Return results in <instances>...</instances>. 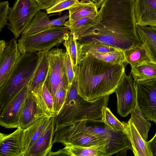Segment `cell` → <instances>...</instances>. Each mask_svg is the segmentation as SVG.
<instances>
[{"label": "cell", "instance_id": "obj_1", "mask_svg": "<svg viewBox=\"0 0 156 156\" xmlns=\"http://www.w3.org/2000/svg\"><path fill=\"white\" fill-rule=\"evenodd\" d=\"M98 22L77 39L79 44L98 42L123 51L140 45L134 13V0H104Z\"/></svg>", "mask_w": 156, "mask_h": 156}, {"label": "cell", "instance_id": "obj_2", "mask_svg": "<svg viewBox=\"0 0 156 156\" xmlns=\"http://www.w3.org/2000/svg\"><path fill=\"white\" fill-rule=\"evenodd\" d=\"M127 64H113L85 55L75 69L78 94L90 101L109 95L114 92Z\"/></svg>", "mask_w": 156, "mask_h": 156}, {"label": "cell", "instance_id": "obj_3", "mask_svg": "<svg viewBox=\"0 0 156 156\" xmlns=\"http://www.w3.org/2000/svg\"><path fill=\"white\" fill-rule=\"evenodd\" d=\"M109 95L90 101L78 93L75 77L68 88L64 103L55 116V133L57 130L83 120L102 122V110L107 107Z\"/></svg>", "mask_w": 156, "mask_h": 156}, {"label": "cell", "instance_id": "obj_4", "mask_svg": "<svg viewBox=\"0 0 156 156\" xmlns=\"http://www.w3.org/2000/svg\"><path fill=\"white\" fill-rule=\"evenodd\" d=\"M38 59V52L21 54L7 79L0 86V112L30 83L36 70Z\"/></svg>", "mask_w": 156, "mask_h": 156}, {"label": "cell", "instance_id": "obj_5", "mask_svg": "<svg viewBox=\"0 0 156 156\" xmlns=\"http://www.w3.org/2000/svg\"><path fill=\"white\" fill-rule=\"evenodd\" d=\"M70 33L65 26L51 27L37 33L21 37L18 42V49L21 54L49 51L53 47L64 42Z\"/></svg>", "mask_w": 156, "mask_h": 156}, {"label": "cell", "instance_id": "obj_6", "mask_svg": "<svg viewBox=\"0 0 156 156\" xmlns=\"http://www.w3.org/2000/svg\"><path fill=\"white\" fill-rule=\"evenodd\" d=\"M87 120L63 128L55 132L52 142L62 144L65 146L84 147L106 144V140L90 132L86 125Z\"/></svg>", "mask_w": 156, "mask_h": 156}, {"label": "cell", "instance_id": "obj_7", "mask_svg": "<svg viewBox=\"0 0 156 156\" xmlns=\"http://www.w3.org/2000/svg\"><path fill=\"white\" fill-rule=\"evenodd\" d=\"M41 10L34 0H15L11 7H9L7 24L8 29L17 39L32 20Z\"/></svg>", "mask_w": 156, "mask_h": 156}, {"label": "cell", "instance_id": "obj_8", "mask_svg": "<svg viewBox=\"0 0 156 156\" xmlns=\"http://www.w3.org/2000/svg\"><path fill=\"white\" fill-rule=\"evenodd\" d=\"M91 133L105 139L107 141L105 156L126 153L128 150L133 151L130 140L126 132L116 131L107 126H88Z\"/></svg>", "mask_w": 156, "mask_h": 156}, {"label": "cell", "instance_id": "obj_9", "mask_svg": "<svg viewBox=\"0 0 156 156\" xmlns=\"http://www.w3.org/2000/svg\"><path fill=\"white\" fill-rule=\"evenodd\" d=\"M134 81L141 111L147 120L156 125V78Z\"/></svg>", "mask_w": 156, "mask_h": 156}, {"label": "cell", "instance_id": "obj_10", "mask_svg": "<svg viewBox=\"0 0 156 156\" xmlns=\"http://www.w3.org/2000/svg\"><path fill=\"white\" fill-rule=\"evenodd\" d=\"M114 92L117 97V112L121 117H126L134 110L137 103L134 81L130 75L124 74Z\"/></svg>", "mask_w": 156, "mask_h": 156}, {"label": "cell", "instance_id": "obj_11", "mask_svg": "<svg viewBox=\"0 0 156 156\" xmlns=\"http://www.w3.org/2000/svg\"><path fill=\"white\" fill-rule=\"evenodd\" d=\"M65 52L59 48H53L48 52L49 69L44 84L53 98L60 85L65 84L68 87L64 69Z\"/></svg>", "mask_w": 156, "mask_h": 156}, {"label": "cell", "instance_id": "obj_12", "mask_svg": "<svg viewBox=\"0 0 156 156\" xmlns=\"http://www.w3.org/2000/svg\"><path fill=\"white\" fill-rule=\"evenodd\" d=\"M29 94V84L19 92L0 112V125L5 128H17L25 101Z\"/></svg>", "mask_w": 156, "mask_h": 156}, {"label": "cell", "instance_id": "obj_13", "mask_svg": "<svg viewBox=\"0 0 156 156\" xmlns=\"http://www.w3.org/2000/svg\"><path fill=\"white\" fill-rule=\"evenodd\" d=\"M16 39L0 41V86L7 79L21 55Z\"/></svg>", "mask_w": 156, "mask_h": 156}, {"label": "cell", "instance_id": "obj_14", "mask_svg": "<svg viewBox=\"0 0 156 156\" xmlns=\"http://www.w3.org/2000/svg\"><path fill=\"white\" fill-rule=\"evenodd\" d=\"M47 12H38L30 24L22 33L21 37H24L37 33L51 27L64 26L66 20L69 19V12L56 18L51 20Z\"/></svg>", "mask_w": 156, "mask_h": 156}, {"label": "cell", "instance_id": "obj_15", "mask_svg": "<svg viewBox=\"0 0 156 156\" xmlns=\"http://www.w3.org/2000/svg\"><path fill=\"white\" fill-rule=\"evenodd\" d=\"M55 116L51 117L26 156H48L51 151L55 134Z\"/></svg>", "mask_w": 156, "mask_h": 156}, {"label": "cell", "instance_id": "obj_16", "mask_svg": "<svg viewBox=\"0 0 156 156\" xmlns=\"http://www.w3.org/2000/svg\"><path fill=\"white\" fill-rule=\"evenodd\" d=\"M24 130L20 127L9 134L0 133V156H23Z\"/></svg>", "mask_w": 156, "mask_h": 156}, {"label": "cell", "instance_id": "obj_17", "mask_svg": "<svg viewBox=\"0 0 156 156\" xmlns=\"http://www.w3.org/2000/svg\"><path fill=\"white\" fill-rule=\"evenodd\" d=\"M46 115L34 95L29 93L24 103L19 122V127L23 130L39 119Z\"/></svg>", "mask_w": 156, "mask_h": 156}, {"label": "cell", "instance_id": "obj_18", "mask_svg": "<svg viewBox=\"0 0 156 156\" xmlns=\"http://www.w3.org/2000/svg\"><path fill=\"white\" fill-rule=\"evenodd\" d=\"M137 25L156 27V0H134Z\"/></svg>", "mask_w": 156, "mask_h": 156}, {"label": "cell", "instance_id": "obj_19", "mask_svg": "<svg viewBox=\"0 0 156 156\" xmlns=\"http://www.w3.org/2000/svg\"><path fill=\"white\" fill-rule=\"evenodd\" d=\"M48 52L39 51L38 63L34 75L29 83V93L34 94L44 84L49 69Z\"/></svg>", "mask_w": 156, "mask_h": 156}, {"label": "cell", "instance_id": "obj_20", "mask_svg": "<svg viewBox=\"0 0 156 156\" xmlns=\"http://www.w3.org/2000/svg\"><path fill=\"white\" fill-rule=\"evenodd\" d=\"M130 140L135 156H152L147 141L143 138L131 119L122 122Z\"/></svg>", "mask_w": 156, "mask_h": 156}, {"label": "cell", "instance_id": "obj_21", "mask_svg": "<svg viewBox=\"0 0 156 156\" xmlns=\"http://www.w3.org/2000/svg\"><path fill=\"white\" fill-rule=\"evenodd\" d=\"M105 145L84 147L73 146H65L55 152H51L48 156H105Z\"/></svg>", "mask_w": 156, "mask_h": 156}, {"label": "cell", "instance_id": "obj_22", "mask_svg": "<svg viewBox=\"0 0 156 156\" xmlns=\"http://www.w3.org/2000/svg\"><path fill=\"white\" fill-rule=\"evenodd\" d=\"M51 117L45 115L24 130L23 148L26 156Z\"/></svg>", "mask_w": 156, "mask_h": 156}, {"label": "cell", "instance_id": "obj_23", "mask_svg": "<svg viewBox=\"0 0 156 156\" xmlns=\"http://www.w3.org/2000/svg\"><path fill=\"white\" fill-rule=\"evenodd\" d=\"M69 22L98 14V8L91 0H82L68 9Z\"/></svg>", "mask_w": 156, "mask_h": 156}, {"label": "cell", "instance_id": "obj_24", "mask_svg": "<svg viewBox=\"0 0 156 156\" xmlns=\"http://www.w3.org/2000/svg\"><path fill=\"white\" fill-rule=\"evenodd\" d=\"M98 14L72 21L67 20L64 26L67 27L70 30L71 34L77 40L78 37L84 32L98 22Z\"/></svg>", "mask_w": 156, "mask_h": 156}, {"label": "cell", "instance_id": "obj_25", "mask_svg": "<svg viewBox=\"0 0 156 156\" xmlns=\"http://www.w3.org/2000/svg\"><path fill=\"white\" fill-rule=\"evenodd\" d=\"M131 68V74L134 81L156 78V64L150 60Z\"/></svg>", "mask_w": 156, "mask_h": 156}, {"label": "cell", "instance_id": "obj_26", "mask_svg": "<svg viewBox=\"0 0 156 156\" xmlns=\"http://www.w3.org/2000/svg\"><path fill=\"white\" fill-rule=\"evenodd\" d=\"M33 94L45 113L51 117L55 116L53 98L45 85L44 84L41 88Z\"/></svg>", "mask_w": 156, "mask_h": 156}, {"label": "cell", "instance_id": "obj_27", "mask_svg": "<svg viewBox=\"0 0 156 156\" xmlns=\"http://www.w3.org/2000/svg\"><path fill=\"white\" fill-rule=\"evenodd\" d=\"M124 52L126 62L129 64L131 67L150 60L145 49L142 45L125 50Z\"/></svg>", "mask_w": 156, "mask_h": 156}, {"label": "cell", "instance_id": "obj_28", "mask_svg": "<svg viewBox=\"0 0 156 156\" xmlns=\"http://www.w3.org/2000/svg\"><path fill=\"white\" fill-rule=\"evenodd\" d=\"M131 113L130 118L143 138L147 141L148 133L151 124L143 115L137 101L135 108Z\"/></svg>", "mask_w": 156, "mask_h": 156}, {"label": "cell", "instance_id": "obj_29", "mask_svg": "<svg viewBox=\"0 0 156 156\" xmlns=\"http://www.w3.org/2000/svg\"><path fill=\"white\" fill-rule=\"evenodd\" d=\"M87 55L113 64H120L126 62L124 51L120 49L105 52H90Z\"/></svg>", "mask_w": 156, "mask_h": 156}, {"label": "cell", "instance_id": "obj_30", "mask_svg": "<svg viewBox=\"0 0 156 156\" xmlns=\"http://www.w3.org/2000/svg\"><path fill=\"white\" fill-rule=\"evenodd\" d=\"M78 44L79 61L82 58L89 53L105 52L119 49L107 44L98 42H92Z\"/></svg>", "mask_w": 156, "mask_h": 156}, {"label": "cell", "instance_id": "obj_31", "mask_svg": "<svg viewBox=\"0 0 156 156\" xmlns=\"http://www.w3.org/2000/svg\"><path fill=\"white\" fill-rule=\"evenodd\" d=\"M77 40L71 34L64 41L63 45L69 55L74 70L79 62V46Z\"/></svg>", "mask_w": 156, "mask_h": 156}, {"label": "cell", "instance_id": "obj_32", "mask_svg": "<svg viewBox=\"0 0 156 156\" xmlns=\"http://www.w3.org/2000/svg\"><path fill=\"white\" fill-rule=\"evenodd\" d=\"M102 122L114 131L126 132L123 122H120L107 107L103 108Z\"/></svg>", "mask_w": 156, "mask_h": 156}, {"label": "cell", "instance_id": "obj_33", "mask_svg": "<svg viewBox=\"0 0 156 156\" xmlns=\"http://www.w3.org/2000/svg\"><path fill=\"white\" fill-rule=\"evenodd\" d=\"M68 87L65 84L59 86L53 97L55 114L56 115L62 108L65 101Z\"/></svg>", "mask_w": 156, "mask_h": 156}, {"label": "cell", "instance_id": "obj_34", "mask_svg": "<svg viewBox=\"0 0 156 156\" xmlns=\"http://www.w3.org/2000/svg\"><path fill=\"white\" fill-rule=\"evenodd\" d=\"M79 1V0H57L51 7L46 9L48 14L59 12L75 6Z\"/></svg>", "mask_w": 156, "mask_h": 156}, {"label": "cell", "instance_id": "obj_35", "mask_svg": "<svg viewBox=\"0 0 156 156\" xmlns=\"http://www.w3.org/2000/svg\"><path fill=\"white\" fill-rule=\"evenodd\" d=\"M137 33L149 60L156 64V44L141 34Z\"/></svg>", "mask_w": 156, "mask_h": 156}, {"label": "cell", "instance_id": "obj_36", "mask_svg": "<svg viewBox=\"0 0 156 156\" xmlns=\"http://www.w3.org/2000/svg\"><path fill=\"white\" fill-rule=\"evenodd\" d=\"M64 69L68 87L73 82L75 74L72 64L68 52H65L64 60Z\"/></svg>", "mask_w": 156, "mask_h": 156}, {"label": "cell", "instance_id": "obj_37", "mask_svg": "<svg viewBox=\"0 0 156 156\" xmlns=\"http://www.w3.org/2000/svg\"><path fill=\"white\" fill-rule=\"evenodd\" d=\"M137 32L140 33L156 44V27L136 26Z\"/></svg>", "mask_w": 156, "mask_h": 156}, {"label": "cell", "instance_id": "obj_38", "mask_svg": "<svg viewBox=\"0 0 156 156\" xmlns=\"http://www.w3.org/2000/svg\"><path fill=\"white\" fill-rule=\"evenodd\" d=\"M9 7L8 1H2L0 2V32L7 24Z\"/></svg>", "mask_w": 156, "mask_h": 156}, {"label": "cell", "instance_id": "obj_39", "mask_svg": "<svg viewBox=\"0 0 156 156\" xmlns=\"http://www.w3.org/2000/svg\"><path fill=\"white\" fill-rule=\"evenodd\" d=\"M40 9H47L52 6L57 0H34Z\"/></svg>", "mask_w": 156, "mask_h": 156}, {"label": "cell", "instance_id": "obj_40", "mask_svg": "<svg viewBox=\"0 0 156 156\" xmlns=\"http://www.w3.org/2000/svg\"><path fill=\"white\" fill-rule=\"evenodd\" d=\"M147 143L152 156H156V133L154 137L148 141H147Z\"/></svg>", "mask_w": 156, "mask_h": 156}, {"label": "cell", "instance_id": "obj_41", "mask_svg": "<svg viewBox=\"0 0 156 156\" xmlns=\"http://www.w3.org/2000/svg\"><path fill=\"white\" fill-rule=\"evenodd\" d=\"M96 5L98 8L101 6L104 0H91Z\"/></svg>", "mask_w": 156, "mask_h": 156}]
</instances>
